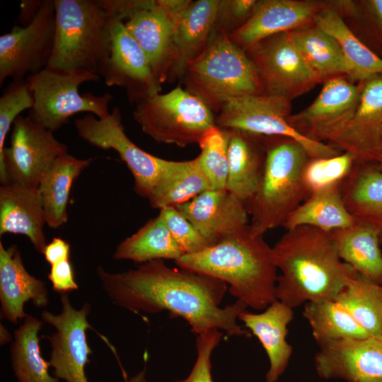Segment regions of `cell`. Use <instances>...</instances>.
Masks as SVG:
<instances>
[{
	"instance_id": "6da1fadb",
	"label": "cell",
	"mask_w": 382,
	"mask_h": 382,
	"mask_svg": "<svg viewBox=\"0 0 382 382\" xmlns=\"http://www.w3.org/2000/svg\"><path fill=\"white\" fill-rule=\"evenodd\" d=\"M103 288L117 305L133 313L166 311L183 318L195 335L223 330L228 336L250 337L238 323L247 305L240 300L220 307L227 284L211 276L173 268L162 260L144 263L136 269L110 273L97 270Z\"/></svg>"
},
{
	"instance_id": "7a4b0ae2",
	"label": "cell",
	"mask_w": 382,
	"mask_h": 382,
	"mask_svg": "<svg viewBox=\"0 0 382 382\" xmlns=\"http://www.w3.org/2000/svg\"><path fill=\"white\" fill-rule=\"evenodd\" d=\"M272 253L282 272L276 299L293 308L336 299L357 273L340 257L330 232L309 226L286 231Z\"/></svg>"
},
{
	"instance_id": "3957f363",
	"label": "cell",
	"mask_w": 382,
	"mask_h": 382,
	"mask_svg": "<svg viewBox=\"0 0 382 382\" xmlns=\"http://www.w3.org/2000/svg\"><path fill=\"white\" fill-rule=\"evenodd\" d=\"M175 263L224 282L231 295L255 310L262 311L277 300L272 248L250 224L202 251L183 255Z\"/></svg>"
},
{
	"instance_id": "277c9868",
	"label": "cell",
	"mask_w": 382,
	"mask_h": 382,
	"mask_svg": "<svg viewBox=\"0 0 382 382\" xmlns=\"http://www.w3.org/2000/svg\"><path fill=\"white\" fill-rule=\"evenodd\" d=\"M265 161L257 189L245 203L253 232L264 235L283 226L289 214L308 195L302 173L310 158L298 141L280 137H263Z\"/></svg>"
},
{
	"instance_id": "5b68a950",
	"label": "cell",
	"mask_w": 382,
	"mask_h": 382,
	"mask_svg": "<svg viewBox=\"0 0 382 382\" xmlns=\"http://www.w3.org/2000/svg\"><path fill=\"white\" fill-rule=\"evenodd\" d=\"M185 90L212 112H219L232 99L265 93L261 79L246 51L214 28L202 52L187 66Z\"/></svg>"
},
{
	"instance_id": "8992f818",
	"label": "cell",
	"mask_w": 382,
	"mask_h": 382,
	"mask_svg": "<svg viewBox=\"0 0 382 382\" xmlns=\"http://www.w3.org/2000/svg\"><path fill=\"white\" fill-rule=\"evenodd\" d=\"M54 6L55 39L47 66L100 76L110 55L116 23L103 0H54Z\"/></svg>"
},
{
	"instance_id": "52a82bcc",
	"label": "cell",
	"mask_w": 382,
	"mask_h": 382,
	"mask_svg": "<svg viewBox=\"0 0 382 382\" xmlns=\"http://www.w3.org/2000/svg\"><path fill=\"white\" fill-rule=\"evenodd\" d=\"M100 79L99 75L86 71L47 66L25 79L34 100L28 116L52 132L79 112H89L98 118L108 117L110 113L108 105L112 99L110 93L96 96L79 91L82 83Z\"/></svg>"
},
{
	"instance_id": "ba28073f",
	"label": "cell",
	"mask_w": 382,
	"mask_h": 382,
	"mask_svg": "<svg viewBox=\"0 0 382 382\" xmlns=\"http://www.w3.org/2000/svg\"><path fill=\"white\" fill-rule=\"evenodd\" d=\"M133 117L142 132L158 143L179 147L198 143L216 126L212 110L180 86L157 93L137 103Z\"/></svg>"
},
{
	"instance_id": "9c48e42d",
	"label": "cell",
	"mask_w": 382,
	"mask_h": 382,
	"mask_svg": "<svg viewBox=\"0 0 382 382\" xmlns=\"http://www.w3.org/2000/svg\"><path fill=\"white\" fill-rule=\"evenodd\" d=\"M290 115L291 101L263 93L228 101L219 112L215 122L222 129L291 139L306 149L310 158L331 157L342 153L330 144L301 134L289 123Z\"/></svg>"
},
{
	"instance_id": "30bf717a",
	"label": "cell",
	"mask_w": 382,
	"mask_h": 382,
	"mask_svg": "<svg viewBox=\"0 0 382 382\" xmlns=\"http://www.w3.org/2000/svg\"><path fill=\"white\" fill-rule=\"evenodd\" d=\"M50 130L29 116H18L13 124L10 146L0 156L1 184L16 183L37 187L49 168L67 146Z\"/></svg>"
},
{
	"instance_id": "8fae6325",
	"label": "cell",
	"mask_w": 382,
	"mask_h": 382,
	"mask_svg": "<svg viewBox=\"0 0 382 382\" xmlns=\"http://www.w3.org/2000/svg\"><path fill=\"white\" fill-rule=\"evenodd\" d=\"M54 0H43L26 25H16L0 36V86L11 79L24 81L49 64L55 39Z\"/></svg>"
},
{
	"instance_id": "7c38bea8",
	"label": "cell",
	"mask_w": 382,
	"mask_h": 382,
	"mask_svg": "<svg viewBox=\"0 0 382 382\" xmlns=\"http://www.w3.org/2000/svg\"><path fill=\"white\" fill-rule=\"evenodd\" d=\"M245 51L257 68L265 94L291 101L323 82L288 33L267 37Z\"/></svg>"
},
{
	"instance_id": "4fadbf2b",
	"label": "cell",
	"mask_w": 382,
	"mask_h": 382,
	"mask_svg": "<svg viewBox=\"0 0 382 382\" xmlns=\"http://www.w3.org/2000/svg\"><path fill=\"white\" fill-rule=\"evenodd\" d=\"M60 299L62 311L59 314L47 311L41 314L42 320L56 330L47 337L52 347L49 364L58 379L66 382H88L85 366L91 353L86 338V330L91 328L87 320L90 306L85 304L81 309H75L65 293H62ZM125 382H148L146 370Z\"/></svg>"
},
{
	"instance_id": "5bb4252c",
	"label": "cell",
	"mask_w": 382,
	"mask_h": 382,
	"mask_svg": "<svg viewBox=\"0 0 382 382\" xmlns=\"http://www.w3.org/2000/svg\"><path fill=\"white\" fill-rule=\"evenodd\" d=\"M74 125L78 135L89 144L118 154L132 174L134 191L148 199L167 160L147 153L131 141L119 108L114 107L104 118L88 114L76 119Z\"/></svg>"
},
{
	"instance_id": "9a60e30c",
	"label": "cell",
	"mask_w": 382,
	"mask_h": 382,
	"mask_svg": "<svg viewBox=\"0 0 382 382\" xmlns=\"http://www.w3.org/2000/svg\"><path fill=\"white\" fill-rule=\"evenodd\" d=\"M361 82V92L350 119L327 139L359 163H376L382 153V75Z\"/></svg>"
},
{
	"instance_id": "2e32d148",
	"label": "cell",
	"mask_w": 382,
	"mask_h": 382,
	"mask_svg": "<svg viewBox=\"0 0 382 382\" xmlns=\"http://www.w3.org/2000/svg\"><path fill=\"white\" fill-rule=\"evenodd\" d=\"M361 82L355 84L346 76H335L323 81L314 101L291 115L288 122L301 134L325 142L352 116L357 108Z\"/></svg>"
},
{
	"instance_id": "e0dca14e",
	"label": "cell",
	"mask_w": 382,
	"mask_h": 382,
	"mask_svg": "<svg viewBox=\"0 0 382 382\" xmlns=\"http://www.w3.org/2000/svg\"><path fill=\"white\" fill-rule=\"evenodd\" d=\"M191 1L156 0L154 6L136 12L125 22L146 54L161 84L167 81L176 22Z\"/></svg>"
},
{
	"instance_id": "ac0fdd59",
	"label": "cell",
	"mask_w": 382,
	"mask_h": 382,
	"mask_svg": "<svg viewBox=\"0 0 382 382\" xmlns=\"http://www.w3.org/2000/svg\"><path fill=\"white\" fill-rule=\"evenodd\" d=\"M100 76L108 86L125 88L132 103L161 90L146 54L123 22L112 25L110 55Z\"/></svg>"
},
{
	"instance_id": "d6986e66",
	"label": "cell",
	"mask_w": 382,
	"mask_h": 382,
	"mask_svg": "<svg viewBox=\"0 0 382 382\" xmlns=\"http://www.w3.org/2000/svg\"><path fill=\"white\" fill-rule=\"evenodd\" d=\"M314 366L317 375L325 380L382 378V335L345 339L320 347Z\"/></svg>"
},
{
	"instance_id": "ffe728a7",
	"label": "cell",
	"mask_w": 382,
	"mask_h": 382,
	"mask_svg": "<svg viewBox=\"0 0 382 382\" xmlns=\"http://www.w3.org/2000/svg\"><path fill=\"white\" fill-rule=\"evenodd\" d=\"M327 4L318 0H258L250 18L230 38L246 50L271 36L314 24Z\"/></svg>"
},
{
	"instance_id": "44dd1931",
	"label": "cell",
	"mask_w": 382,
	"mask_h": 382,
	"mask_svg": "<svg viewBox=\"0 0 382 382\" xmlns=\"http://www.w3.org/2000/svg\"><path fill=\"white\" fill-rule=\"evenodd\" d=\"M175 208L212 245L249 225L245 203L226 189L204 191Z\"/></svg>"
},
{
	"instance_id": "7402d4cb",
	"label": "cell",
	"mask_w": 382,
	"mask_h": 382,
	"mask_svg": "<svg viewBox=\"0 0 382 382\" xmlns=\"http://www.w3.org/2000/svg\"><path fill=\"white\" fill-rule=\"evenodd\" d=\"M219 0L192 1L178 19L167 80L183 78L187 65L207 47L215 28Z\"/></svg>"
},
{
	"instance_id": "603a6c76",
	"label": "cell",
	"mask_w": 382,
	"mask_h": 382,
	"mask_svg": "<svg viewBox=\"0 0 382 382\" xmlns=\"http://www.w3.org/2000/svg\"><path fill=\"white\" fill-rule=\"evenodd\" d=\"M46 224L38 187L16 183L0 186V235L13 233L28 238L37 251L42 253L47 245Z\"/></svg>"
},
{
	"instance_id": "cb8c5ba5",
	"label": "cell",
	"mask_w": 382,
	"mask_h": 382,
	"mask_svg": "<svg viewBox=\"0 0 382 382\" xmlns=\"http://www.w3.org/2000/svg\"><path fill=\"white\" fill-rule=\"evenodd\" d=\"M294 318V308L276 300L263 311L255 313L245 311L238 320L257 337L269 359L266 382H277L285 372L293 353L286 341L288 326Z\"/></svg>"
},
{
	"instance_id": "d4e9b609",
	"label": "cell",
	"mask_w": 382,
	"mask_h": 382,
	"mask_svg": "<svg viewBox=\"0 0 382 382\" xmlns=\"http://www.w3.org/2000/svg\"><path fill=\"white\" fill-rule=\"evenodd\" d=\"M32 301L37 307L49 302L45 283L30 274L16 245L6 248L0 242V301L3 316L13 323L28 315L24 303Z\"/></svg>"
},
{
	"instance_id": "484cf974",
	"label": "cell",
	"mask_w": 382,
	"mask_h": 382,
	"mask_svg": "<svg viewBox=\"0 0 382 382\" xmlns=\"http://www.w3.org/2000/svg\"><path fill=\"white\" fill-rule=\"evenodd\" d=\"M226 131L228 161L226 190L246 203L255 193L262 175L265 161L263 137L238 129Z\"/></svg>"
},
{
	"instance_id": "4316f807",
	"label": "cell",
	"mask_w": 382,
	"mask_h": 382,
	"mask_svg": "<svg viewBox=\"0 0 382 382\" xmlns=\"http://www.w3.org/2000/svg\"><path fill=\"white\" fill-rule=\"evenodd\" d=\"M330 233L341 260L359 274L382 284V253L376 229L355 220L351 226Z\"/></svg>"
},
{
	"instance_id": "83f0119b",
	"label": "cell",
	"mask_w": 382,
	"mask_h": 382,
	"mask_svg": "<svg viewBox=\"0 0 382 382\" xmlns=\"http://www.w3.org/2000/svg\"><path fill=\"white\" fill-rule=\"evenodd\" d=\"M340 190L352 216L375 228L382 243V170L375 163L356 164Z\"/></svg>"
},
{
	"instance_id": "f1b7e54d",
	"label": "cell",
	"mask_w": 382,
	"mask_h": 382,
	"mask_svg": "<svg viewBox=\"0 0 382 382\" xmlns=\"http://www.w3.org/2000/svg\"><path fill=\"white\" fill-rule=\"evenodd\" d=\"M212 190L197 156L188 161L167 160L148 197L153 208L176 207Z\"/></svg>"
},
{
	"instance_id": "f546056e",
	"label": "cell",
	"mask_w": 382,
	"mask_h": 382,
	"mask_svg": "<svg viewBox=\"0 0 382 382\" xmlns=\"http://www.w3.org/2000/svg\"><path fill=\"white\" fill-rule=\"evenodd\" d=\"M313 23L338 42L349 66L351 81L360 82L382 75V58L356 35L330 1L316 16Z\"/></svg>"
},
{
	"instance_id": "4dcf8cb0",
	"label": "cell",
	"mask_w": 382,
	"mask_h": 382,
	"mask_svg": "<svg viewBox=\"0 0 382 382\" xmlns=\"http://www.w3.org/2000/svg\"><path fill=\"white\" fill-rule=\"evenodd\" d=\"M93 161L66 154L59 156L42 176L38 190L42 201L46 224L57 228L68 219L67 204L74 180Z\"/></svg>"
},
{
	"instance_id": "1f68e13d",
	"label": "cell",
	"mask_w": 382,
	"mask_h": 382,
	"mask_svg": "<svg viewBox=\"0 0 382 382\" xmlns=\"http://www.w3.org/2000/svg\"><path fill=\"white\" fill-rule=\"evenodd\" d=\"M354 222L344 202L340 186H332L311 194L289 214L283 227L289 231L309 226L332 232L351 226Z\"/></svg>"
},
{
	"instance_id": "d6a6232c",
	"label": "cell",
	"mask_w": 382,
	"mask_h": 382,
	"mask_svg": "<svg viewBox=\"0 0 382 382\" xmlns=\"http://www.w3.org/2000/svg\"><path fill=\"white\" fill-rule=\"evenodd\" d=\"M288 33L303 58L323 82L335 76L350 79L347 62L338 42L330 34L315 24Z\"/></svg>"
},
{
	"instance_id": "836d02e7",
	"label": "cell",
	"mask_w": 382,
	"mask_h": 382,
	"mask_svg": "<svg viewBox=\"0 0 382 382\" xmlns=\"http://www.w3.org/2000/svg\"><path fill=\"white\" fill-rule=\"evenodd\" d=\"M183 255L184 252L174 241L158 214L121 241L116 247L113 258L146 263L157 260L176 261Z\"/></svg>"
},
{
	"instance_id": "e575fe53",
	"label": "cell",
	"mask_w": 382,
	"mask_h": 382,
	"mask_svg": "<svg viewBox=\"0 0 382 382\" xmlns=\"http://www.w3.org/2000/svg\"><path fill=\"white\" fill-rule=\"evenodd\" d=\"M302 315L319 347L345 339L371 336L336 299L307 302Z\"/></svg>"
},
{
	"instance_id": "d590c367",
	"label": "cell",
	"mask_w": 382,
	"mask_h": 382,
	"mask_svg": "<svg viewBox=\"0 0 382 382\" xmlns=\"http://www.w3.org/2000/svg\"><path fill=\"white\" fill-rule=\"evenodd\" d=\"M43 322L27 316L15 331L11 347L13 369L18 382H59L49 373L50 364L40 354L38 332Z\"/></svg>"
},
{
	"instance_id": "8d00e7d4",
	"label": "cell",
	"mask_w": 382,
	"mask_h": 382,
	"mask_svg": "<svg viewBox=\"0 0 382 382\" xmlns=\"http://www.w3.org/2000/svg\"><path fill=\"white\" fill-rule=\"evenodd\" d=\"M378 285L357 273L337 299L369 335H382V299Z\"/></svg>"
},
{
	"instance_id": "74e56055",
	"label": "cell",
	"mask_w": 382,
	"mask_h": 382,
	"mask_svg": "<svg viewBox=\"0 0 382 382\" xmlns=\"http://www.w3.org/2000/svg\"><path fill=\"white\" fill-rule=\"evenodd\" d=\"M356 164L354 156L349 152H342L331 157L310 158L302 173L308 197L329 187L340 186Z\"/></svg>"
},
{
	"instance_id": "f35d334b",
	"label": "cell",
	"mask_w": 382,
	"mask_h": 382,
	"mask_svg": "<svg viewBox=\"0 0 382 382\" xmlns=\"http://www.w3.org/2000/svg\"><path fill=\"white\" fill-rule=\"evenodd\" d=\"M200 166L212 190L226 189L228 173L227 131L218 126L209 129L197 143Z\"/></svg>"
},
{
	"instance_id": "ab89813d",
	"label": "cell",
	"mask_w": 382,
	"mask_h": 382,
	"mask_svg": "<svg viewBox=\"0 0 382 382\" xmlns=\"http://www.w3.org/2000/svg\"><path fill=\"white\" fill-rule=\"evenodd\" d=\"M33 97L25 81H12L0 98V156L5 149L6 136L16 119L33 105Z\"/></svg>"
},
{
	"instance_id": "60d3db41",
	"label": "cell",
	"mask_w": 382,
	"mask_h": 382,
	"mask_svg": "<svg viewBox=\"0 0 382 382\" xmlns=\"http://www.w3.org/2000/svg\"><path fill=\"white\" fill-rule=\"evenodd\" d=\"M159 215L185 254L198 253L212 245L175 207L161 209Z\"/></svg>"
},
{
	"instance_id": "b9f144b4",
	"label": "cell",
	"mask_w": 382,
	"mask_h": 382,
	"mask_svg": "<svg viewBox=\"0 0 382 382\" xmlns=\"http://www.w3.org/2000/svg\"><path fill=\"white\" fill-rule=\"evenodd\" d=\"M223 336L219 330H212L197 335V358L189 375L174 382H214L212 376L211 356Z\"/></svg>"
},
{
	"instance_id": "7bdbcfd3",
	"label": "cell",
	"mask_w": 382,
	"mask_h": 382,
	"mask_svg": "<svg viewBox=\"0 0 382 382\" xmlns=\"http://www.w3.org/2000/svg\"><path fill=\"white\" fill-rule=\"evenodd\" d=\"M257 2V0H219L214 28L230 35L250 18Z\"/></svg>"
},
{
	"instance_id": "ee69618b",
	"label": "cell",
	"mask_w": 382,
	"mask_h": 382,
	"mask_svg": "<svg viewBox=\"0 0 382 382\" xmlns=\"http://www.w3.org/2000/svg\"><path fill=\"white\" fill-rule=\"evenodd\" d=\"M362 16L370 25L374 35L382 45V0L349 1L343 13L345 16Z\"/></svg>"
},
{
	"instance_id": "f6af8a7d",
	"label": "cell",
	"mask_w": 382,
	"mask_h": 382,
	"mask_svg": "<svg viewBox=\"0 0 382 382\" xmlns=\"http://www.w3.org/2000/svg\"><path fill=\"white\" fill-rule=\"evenodd\" d=\"M48 279L52 289L60 293L76 290L79 287L74 279V270L69 259L51 265Z\"/></svg>"
},
{
	"instance_id": "bcb514c9",
	"label": "cell",
	"mask_w": 382,
	"mask_h": 382,
	"mask_svg": "<svg viewBox=\"0 0 382 382\" xmlns=\"http://www.w3.org/2000/svg\"><path fill=\"white\" fill-rule=\"evenodd\" d=\"M46 261L51 265L70 257V245L65 240L55 237L47 243L42 253Z\"/></svg>"
},
{
	"instance_id": "7dc6e473",
	"label": "cell",
	"mask_w": 382,
	"mask_h": 382,
	"mask_svg": "<svg viewBox=\"0 0 382 382\" xmlns=\"http://www.w3.org/2000/svg\"><path fill=\"white\" fill-rule=\"evenodd\" d=\"M42 1L26 0L21 1V11L19 13V22L24 25L28 24L37 15Z\"/></svg>"
},
{
	"instance_id": "c3c4849f",
	"label": "cell",
	"mask_w": 382,
	"mask_h": 382,
	"mask_svg": "<svg viewBox=\"0 0 382 382\" xmlns=\"http://www.w3.org/2000/svg\"><path fill=\"white\" fill-rule=\"evenodd\" d=\"M375 164L377 166V167H378L381 170H382V153H381V156H380V158H379L378 162H377L376 163H375Z\"/></svg>"
},
{
	"instance_id": "681fc988",
	"label": "cell",
	"mask_w": 382,
	"mask_h": 382,
	"mask_svg": "<svg viewBox=\"0 0 382 382\" xmlns=\"http://www.w3.org/2000/svg\"><path fill=\"white\" fill-rule=\"evenodd\" d=\"M362 382H382V378L369 379V380L364 381Z\"/></svg>"
},
{
	"instance_id": "f907efd6",
	"label": "cell",
	"mask_w": 382,
	"mask_h": 382,
	"mask_svg": "<svg viewBox=\"0 0 382 382\" xmlns=\"http://www.w3.org/2000/svg\"><path fill=\"white\" fill-rule=\"evenodd\" d=\"M378 292H379V295L382 299V284H379L378 285Z\"/></svg>"
},
{
	"instance_id": "816d5d0a",
	"label": "cell",
	"mask_w": 382,
	"mask_h": 382,
	"mask_svg": "<svg viewBox=\"0 0 382 382\" xmlns=\"http://www.w3.org/2000/svg\"><path fill=\"white\" fill-rule=\"evenodd\" d=\"M381 135H382V131H381Z\"/></svg>"
},
{
	"instance_id": "f5cc1de1",
	"label": "cell",
	"mask_w": 382,
	"mask_h": 382,
	"mask_svg": "<svg viewBox=\"0 0 382 382\" xmlns=\"http://www.w3.org/2000/svg\"><path fill=\"white\" fill-rule=\"evenodd\" d=\"M278 382V381H277Z\"/></svg>"
}]
</instances>
